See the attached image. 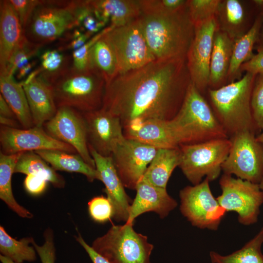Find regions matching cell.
Wrapping results in <instances>:
<instances>
[{"instance_id": "obj_46", "label": "cell", "mask_w": 263, "mask_h": 263, "mask_svg": "<svg viewBox=\"0 0 263 263\" xmlns=\"http://www.w3.org/2000/svg\"><path fill=\"white\" fill-rule=\"evenodd\" d=\"M48 182L39 176L28 174L24 181V187L26 191L32 195H38L44 192Z\"/></svg>"}, {"instance_id": "obj_41", "label": "cell", "mask_w": 263, "mask_h": 263, "mask_svg": "<svg viewBox=\"0 0 263 263\" xmlns=\"http://www.w3.org/2000/svg\"><path fill=\"white\" fill-rule=\"evenodd\" d=\"M251 107L255 125L261 132L263 130V74L260 75L253 86Z\"/></svg>"}, {"instance_id": "obj_4", "label": "cell", "mask_w": 263, "mask_h": 263, "mask_svg": "<svg viewBox=\"0 0 263 263\" xmlns=\"http://www.w3.org/2000/svg\"><path fill=\"white\" fill-rule=\"evenodd\" d=\"M170 121L182 144L229 138L207 102L191 81L179 111Z\"/></svg>"}, {"instance_id": "obj_19", "label": "cell", "mask_w": 263, "mask_h": 263, "mask_svg": "<svg viewBox=\"0 0 263 263\" xmlns=\"http://www.w3.org/2000/svg\"><path fill=\"white\" fill-rule=\"evenodd\" d=\"M126 138L136 140L157 149H173L182 144L170 120L153 119L123 127Z\"/></svg>"}, {"instance_id": "obj_30", "label": "cell", "mask_w": 263, "mask_h": 263, "mask_svg": "<svg viewBox=\"0 0 263 263\" xmlns=\"http://www.w3.org/2000/svg\"><path fill=\"white\" fill-rule=\"evenodd\" d=\"M14 173L39 176L56 188H63L65 186L64 177L57 173L48 163L33 151L21 153L15 166Z\"/></svg>"}, {"instance_id": "obj_44", "label": "cell", "mask_w": 263, "mask_h": 263, "mask_svg": "<svg viewBox=\"0 0 263 263\" xmlns=\"http://www.w3.org/2000/svg\"><path fill=\"white\" fill-rule=\"evenodd\" d=\"M222 6L226 23L231 27L240 25L244 19V10L241 3L238 0H226Z\"/></svg>"}, {"instance_id": "obj_31", "label": "cell", "mask_w": 263, "mask_h": 263, "mask_svg": "<svg viewBox=\"0 0 263 263\" xmlns=\"http://www.w3.org/2000/svg\"><path fill=\"white\" fill-rule=\"evenodd\" d=\"M32 237H27L17 240L10 236L4 228L0 226V255L16 263L33 262L37 259V251L32 245Z\"/></svg>"}, {"instance_id": "obj_28", "label": "cell", "mask_w": 263, "mask_h": 263, "mask_svg": "<svg viewBox=\"0 0 263 263\" xmlns=\"http://www.w3.org/2000/svg\"><path fill=\"white\" fill-rule=\"evenodd\" d=\"M233 44L228 33L216 31L210 59L209 84L218 85L228 74Z\"/></svg>"}, {"instance_id": "obj_52", "label": "cell", "mask_w": 263, "mask_h": 263, "mask_svg": "<svg viewBox=\"0 0 263 263\" xmlns=\"http://www.w3.org/2000/svg\"><path fill=\"white\" fill-rule=\"evenodd\" d=\"M0 261L1 263H16L2 255H0Z\"/></svg>"}, {"instance_id": "obj_25", "label": "cell", "mask_w": 263, "mask_h": 263, "mask_svg": "<svg viewBox=\"0 0 263 263\" xmlns=\"http://www.w3.org/2000/svg\"><path fill=\"white\" fill-rule=\"evenodd\" d=\"M56 171L76 172L85 175L92 182L99 180L96 169L87 163L78 153H71L56 150H44L35 151Z\"/></svg>"}, {"instance_id": "obj_47", "label": "cell", "mask_w": 263, "mask_h": 263, "mask_svg": "<svg viewBox=\"0 0 263 263\" xmlns=\"http://www.w3.org/2000/svg\"><path fill=\"white\" fill-rule=\"evenodd\" d=\"M240 70L256 75L263 74V49L254 55L249 61L243 64Z\"/></svg>"}, {"instance_id": "obj_10", "label": "cell", "mask_w": 263, "mask_h": 263, "mask_svg": "<svg viewBox=\"0 0 263 263\" xmlns=\"http://www.w3.org/2000/svg\"><path fill=\"white\" fill-rule=\"evenodd\" d=\"M231 147L222 166L225 174L259 184L263 178V145L256 134L244 131L229 137Z\"/></svg>"}, {"instance_id": "obj_43", "label": "cell", "mask_w": 263, "mask_h": 263, "mask_svg": "<svg viewBox=\"0 0 263 263\" xmlns=\"http://www.w3.org/2000/svg\"><path fill=\"white\" fill-rule=\"evenodd\" d=\"M93 36L82 31L78 28L66 33L61 39L58 49L64 51L67 50L75 51L84 45Z\"/></svg>"}, {"instance_id": "obj_45", "label": "cell", "mask_w": 263, "mask_h": 263, "mask_svg": "<svg viewBox=\"0 0 263 263\" xmlns=\"http://www.w3.org/2000/svg\"><path fill=\"white\" fill-rule=\"evenodd\" d=\"M9 1L16 13L23 29L34 10L40 3L41 0H10Z\"/></svg>"}, {"instance_id": "obj_20", "label": "cell", "mask_w": 263, "mask_h": 263, "mask_svg": "<svg viewBox=\"0 0 263 263\" xmlns=\"http://www.w3.org/2000/svg\"><path fill=\"white\" fill-rule=\"evenodd\" d=\"M135 190L136 196L131 205L126 224H133L138 216L148 212H154L163 219L177 206L176 201L168 194L167 188L153 186L141 180Z\"/></svg>"}, {"instance_id": "obj_24", "label": "cell", "mask_w": 263, "mask_h": 263, "mask_svg": "<svg viewBox=\"0 0 263 263\" xmlns=\"http://www.w3.org/2000/svg\"><path fill=\"white\" fill-rule=\"evenodd\" d=\"M181 161L179 147L159 149L141 180L161 188H167L168 181Z\"/></svg>"}, {"instance_id": "obj_48", "label": "cell", "mask_w": 263, "mask_h": 263, "mask_svg": "<svg viewBox=\"0 0 263 263\" xmlns=\"http://www.w3.org/2000/svg\"><path fill=\"white\" fill-rule=\"evenodd\" d=\"M76 240L86 251L93 263H110L95 251L92 247L85 242L80 234L76 236Z\"/></svg>"}, {"instance_id": "obj_51", "label": "cell", "mask_w": 263, "mask_h": 263, "mask_svg": "<svg viewBox=\"0 0 263 263\" xmlns=\"http://www.w3.org/2000/svg\"><path fill=\"white\" fill-rule=\"evenodd\" d=\"M0 123L1 126L13 128H20L21 126L17 119L2 116H0Z\"/></svg>"}, {"instance_id": "obj_5", "label": "cell", "mask_w": 263, "mask_h": 263, "mask_svg": "<svg viewBox=\"0 0 263 263\" xmlns=\"http://www.w3.org/2000/svg\"><path fill=\"white\" fill-rule=\"evenodd\" d=\"M75 28V0H41L23 31L29 41L43 47Z\"/></svg>"}, {"instance_id": "obj_34", "label": "cell", "mask_w": 263, "mask_h": 263, "mask_svg": "<svg viewBox=\"0 0 263 263\" xmlns=\"http://www.w3.org/2000/svg\"><path fill=\"white\" fill-rule=\"evenodd\" d=\"M261 21L257 19L245 34L234 41L231 59L228 75L233 76L240 70L242 65L254 56L253 48L260 30Z\"/></svg>"}, {"instance_id": "obj_2", "label": "cell", "mask_w": 263, "mask_h": 263, "mask_svg": "<svg viewBox=\"0 0 263 263\" xmlns=\"http://www.w3.org/2000/svg\"><path fill=\"white\" fill-rule=\"evenodd\" d=\"M141 19L146 39L155 59H185L194 34L187 5L171 13L142 14Z\"/></svg>"}, {"instance_id": "obj_39", "label": "cell", "mask_w": 263, "mask_h": 263, "mask_svg": "<svg viewBox=\"0 0 263 263\" xmlns=\"http://www.w3.org/2000/svg\"><path fill=\"white\" fill-rule=\"evenodd\" d=\"M187 2L188 0H140L143 15H161L176 12L186 7Z\"/></svg>"}, {"instance_id": "obj_13", "label": "cell", "mask_w": 263, "mask_h": 263, "mask_svg": "<svg viewBox=\"0 0 263 263\" xmlns=\"http://www.w3.org/2000/svg\"><path fill=\"white\" fill-rule=\"evenodd\" d=\"M43 127L52 137L72 146L87 163L95 169L88 148L87 126L82 113L69 107H58L55 115Z\"/></svg>"}, {"instance_id": "obj_15", "label": "cell", "mask_w": 263, "mask_h": 263, "mask_svg": "<svg viewBox=\"0 0 263 263\" xmlns=\"http://www.w3.org/2000/svg\"><path fill=\"white\" fill-rule=\"evenodd\" d=\"M214 17L194 25V34L187 55L190 81L200 91L209 84L210 64L217 29Z\"/></svg>"}, {"instance_id": "obj_54", "label": "cell", "mask_w": 263, "mask_h": 263, "mask_svg": "<svg viewBox=\"0 0 263 263\" xmlns=\"http://www.w3.org/2000/svg\"><path fill=\"white\" fill-rule=\"evenodd\" d=\"M253 1L258 5H263V0H257Z\"/></svg>"}, {"instance_id": "obj_53", "label": "cell", "mask_w": 263, "mask_h": 263, "mask_svg": "<svg viewBox=\"0 0 263 263\" xmlns=\"http://www.w3.org/2000/svg\"><path fill=\"white\" fill-rule=\"evenodd\" d=\"M257 139L263 145V130L257 136Z\"/></svg>"}, {"instance_id": "obj_8", "label": "cell", "mask_w": 263, "mask_h": 263, "mask_svg": "<svg viewBox=\"0 0 263 263\" xmlns=\"http://www.w3.org/2000/svg\"><path fill=\"white\" fill-rule=\"evenodd\" d=\"M229 138L189 144H182L179 167L193 185L206 177L209 181L217 179L231 147Z\"/></svg>"}, {"instance_id": "obj_12", "label": "cell", "mask_w": 263, "mask_h": 263, "mask_svg": "<svg viewBox=\"0 0 263 263\" xmlns=\"http://www.w3.org/2000/svg\"><path fill=\"white\" fill-rule=\"evenodd\" d=\"M206 178L200 183L187 186L179 193L182 214L194 226L217 230L226 211L219 204Z\"/></svg>"}, {"instance_id": "obj_7", "label": "cell", "mask_w": 263, "mask_h": 263, "mask_svg": "<svg viewBox=\"0 0 263 263\" xmlns=\"http://www.w3.org/2000/svg\"><path fill=\"white\" fill-rule=\"evenodd\" d=\"M91 246L110 263H151L153 249L147 236L135 231L133 224L126 223L113 225Z\"/></svg>"}, {"instance_id": "obj_33", "label": "cell", "mask_w": 263, "mask_h": 263, "mask_svg": "<svg viewBox=\"0 0 263 263\" xmlns=\"http://www.w3.org/2000/svg\"><path fill=\"white\" fill-rule=\"evenodd\" d=\"M263 227L240 249L226 256L211 251L210 260L212 263H263Z\"/></svg>"}, {"instance_id": "obj_9", "label": "cell", "mask_w": 263, "mask_h": 263, "mask_svg": "<svg viewBox=\"0 0 263 263\" xmlns=\"http://www.w3.org/2000/svg\"><path fill=\"white\" fill-rule=\"evenodd\" d=\"M115 51L119 74L138 69L155 60L146 39L141 16L107 33Z\"/></svg>"}, {"instance_id": "obj_32", "label": "cell", "mask_w": 263, "mask_h": 263, "mask_svg": "<svg viewBox=\"0 0 263 263\" xmlns=\"http://www.w3.org/2000/svg\"><path fill=\"white\" fill-rule=\"evenodd\" d=\"M57 48L48 50L40 56V66L38 68V76L52 85L71 68L72 57Z\"/></svg>"}, {"instance_id": "obj_27", "label": "cell", "mask_w": 263, "mask_h": 263, "mask_svg": "<svg viewBox=\"0 0 263 263\" xmlns=\"http://www.w3.org/2000/svg\"><path fill=\"white\" fill-rule=\"evenodd\" d=\"M106 32L94 45L91 56V71L100 76L107 84L119 74L114 49Z\"/></svg>"}, {"instance_id": "obj_11", "label": "cell", "mask_w": 263, "mask_h": 263, "mask_svg": "<svg viewBox=\"0 0 263 263\" xmlns=\"http://www.w3.org/2000/svg\"><path fill=\"white\" fill-rule=\"evenodd\" d=\"M219 184L222 193L216 199L220 205L226 212H237L239 223L244 225L257 222L263 204V191L259 184L225 173Z\"/></svg>"}, {"instance_id": "obj_49", "label": "cell", "mask_w": 263, "mask_h": 263, "mask_svg": "<svg viewBox=\"0 0 263 263\" xmlns=\"http://www.w3.org/2000/svg\"><path fill=\"white\" fill-rule=\"evenodd\" d=\"M0 116L17 119L13 110L1 94H0Z\"/></svg>"}, {"instance_id": "obj_18", "label": "cell", "mask_w": 263, "mask_h": 263, "mask_svg": "<svg viewBox=\"0 0 263 263\" xmlns=\"http://www.w3.org/2000/svg\"><path fill=\"white\" fill-rule=\"evenodd\" d=\"M94 160L99 180L104 184V191L113 208V218L116 222H127L129 215L130 198L114 166L112 156H103L88 146Z\"/></svg>"}, {"instance_id": "obj_6", "label": "cell", "mask_w": 263, "mask_h": 263, "mask_svg": "<svg viewBox=\"0 0 263 263\" xmlns=\"http://www.w3.org/2000/svg\"><path fill=\"white\" fill-rule=\"evenodd\" d=\"M105 84L93 71L77 72L70 68L51 86L57 108L69 107L86 113L102 108Z\"/></svg>"}, {"instance_id": "obj_17", "label": "cell", "mask_w": 263, "mask_h": 263, "mask_svg": "<svg viewBox=\"0 0 263 263\" xmlns=\"http://www.w3.org/2000/svg\"><path fill=\"white\" fill-rule=\"evenodd\" d=\"M82 113L87 126L88 146L102 156H112L126 138L119 118L103 108Z\"/></svg>"}, {"instance_id": "obj_40", "label": "cell", "mask_w": 263, "mask_h": 263, "mask_svg": "<svg viewBox=\"0 0 263 263\" xmlns=\"http://www.w3.org/2000/svg\"><path fill=\"white\" fill-rule=\"evenodd\" d=\"M88 208L90 216L95 222L103 223L113 217L112 205L105 196H95L91 199L88 203Z\"/></svg>"}, {"instance_id": "obj_50", "label": "cell", "mask_w": 263, "mask_h": 263, "mask_svg": "<svg viewBox=\"0 0 263 263\" xmlns=\"http://www.w3.org/2000/svg\"><path fill=\"white\" fill-rule=\"evenodd\" d=\"M36 64L34 61H30L29 63L19 68L17 72V77L19 79L25 78L33 71V68Z\"/></svg>"}, {"instance_id": "obj_1", "label": "cell", "mask_w": 263, "mask_h": 263, "mask_svg": "<svg viewBox=\"0 0 263 263\" xmlns=\"http://www.w3.org/2000/svg\"><path fill=\"white\" fill-rule=\"evenodd\" d=\"M184 59H155L105 84L102 108L123 127L144 121L169 120L177 113L190 82Z\"/></svg>"}, {"instance_id": "obj_3", "label": "cell", "mask_w": 263, "mask_h": 263, "mask_svg": "<svg viewBox=\"0 0 263 263\" xmlns=\"http://www.w3.org/2000/svg\"><path fill=\"white\" fill-rule=\"evenodd\" d=\"M255 76L246 72L237 81L209 90L214 114L229 138L241 132L249 131L256 134L259 131L251 107Z\"/></svg>"}, {"instance_id": "obj_21", "label": "cell", "mask_w": 263, "mask_h": 263, "mask_svg": "<svg viewBox=\"0 0 263 263\" xmlns=\"http://www.w3.org/2000/svg\"><path fill=\"white\" fill-rule=\"evenodd\" d=\"M20 83L26 96L34 125L43 126L57 110L51 85L38 75Z\"/></svg>"}, {"instance_id": "obj_16", "label": "cell", "mask_w": 263, "mask_h": 263, "mask_svg": "<svg viewBox=\"0 0 263 263\" xmlns=\"http://www.w3.org/2000/svg\"><path fill=\"white\" fill-rule=\"evenodd\" d=\"M1 150L6 154L44 150H56L77 153L71 145L60 141L48 134L43 126L29 129L0 128Z\"/></svg>"}, {"instance_id": "obj_29", "label": "cell", "mask_w": 263, "mask_h": 263, "mask_svg": "<svg viewBox=\"0 0 263 263\" xmlns=\"http://www.w3.org/2000/svg\"><path fill=\"white\" fill-rule=\"evenodd\" d=\"M22 152L6 154L0 151V198L19 216L30 219L33 217V214L17 202L12 188V176Z\"/></svg>"}, {"instance_id": "obj_26", "label": "cell", "mask_w": 263, "mask_h": 263, "mask_svg": "<svg viewBox=\"0 0 263 263\" xmlns=\"http://www.w3.org/2000/svg\"><path fill=\"white\" fill-rule=\"evenodd\" d=\"M0 94L14 112L23 129L34 126L23 86L13 76L0 75Z\"/></svg>"}, {"instance_id": "obj_36", "label": "cell", "mask_w": 263, "mask_h": 263, "mask_svg": "<svg viewBox=\"0 0 263 263\" xmlns=\"http://www.w3.org/2000/svg\"><path fill=\"white\" fill-rule=\"evenodd\" d=\"M42 47L29 41L24 34L15 48L4 72L0 75L13 76L21 67L37 56Z\"/></svg>"}, {"instance_id": "obj_14", "label": "cell", "mask_w": 263, "mask_h": 263, "mask_svg": "<svg viewBox=\"0 0 263 263\" xmlns=\"http://www.w3.org/2000/svg\"><path fill=\"white\" fill-rule=\"evenodd\" d=\"M158 149L126 138L117 146L112 156L125 188L135 190Z\"/></svg>"}, {"instance_id": "obj_42", "label": "cell", "mask_w": 263, "mask_h": 263, "mask_svg": "<svg viewBox=\"0 0 263 263\" xmlns=\"http://www.w3.org/2000/svg\"><path fill=\"white\" fill-rule=\"evenodd\" d=\"M43 236L44 241L41 245H38L35 241L32 245L34 246L41 263H55L56 250L53 230L50 228L46 229Z\"/></svg>"}, {"instance_id": "obj_37", "label": "cell", "mask_w": 263, "mask_h": 263, "mask_svg": "<svg viewBox=\"0 0 263 263\" xmlns=\"http://www.w3.org/2000/svg\"><path fill=\"white\" fill-rule=\"evenodd\" d=\"M221 4L219 0H188V14L194 26L214 17Z\"/></svg>"}, {"instance_id": "obj_35", "label": "cell", "mask_w": 263, "mask_h": 263, "mask_svg": "<svg viewBox=\"0 0 263 263\" xmlns=\"http://www.w3.org/2000/svg\"><path fill=\"white\" fill-rule=\"evenodd\" d=\"M77 28L94 36L107 27L101 20L91 0H75Z\"/></svg>"}, {"instance_id": "obj_55", "label": "cell", "mask_w": 263, "mask_h": 263, "mask_svg": "<svg viewBox=\"0 0 263 263\" xmlns=\"http://www.w3.org/2000/svg\"><path fill=\"white\" fill-rule=\"evenodd\" d=\"M261 189L263 191V178L259 184Z\"/></svg>"}, {"instance_id": "obj_23", "label": "cell", "mask_w": 263, "mask_h": 263, "mask_svg": "<svg viewBox=\"0 0 263 263\" xmlns=\"http://www.w3.org/2000/svg\"><path fill=\"white\" fill-rule=\"evenodd\" d=\"M91 2L107 26H124L142 14L140 0H91Z\"/></svg>"}, {"instance_id": "obj_38", "label": "cell", "mask_w": 263, "mask_h": 263, "mask_svg": "<svg viewBox=\"0 0 263 263\" xmlns=\"http://www.w3.org/2000/svg\"><path fill=\"white\" fill-rule=\"evenodd\" d=\"M112 27L107 26L93 36L80 48L73 51L71 69L77 72L91 71V56L93 47L97 40Z\"/></svg>"}, {"instance_id": "obj_22", "label": "cell", "mask_w": 263, "mask_h": 263, "mask_svg": "<svg viewBox=\"0 0 263 263\" xmlns=\"http://www.w3.org/2000/svg\"><path fill=\"white\" fill-rule=\"evenodd\" d=\"M23 34L19 19L9 0L0 2V75Z\"/></svg>"}]
</instances>
